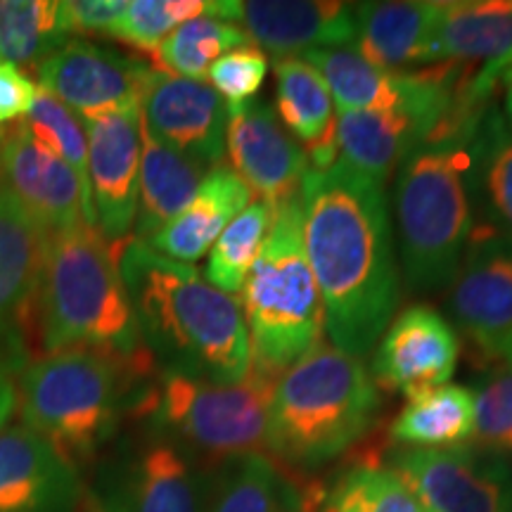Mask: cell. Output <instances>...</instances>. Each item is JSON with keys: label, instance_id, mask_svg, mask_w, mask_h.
<instances>
[{"label": "cell", "instance_id": "cell-1", "mask_svg": "<svg viewBox=\"0 0 512 512\" xmlns=\"http://www.w3.org/2000/svg\"><path fill=\"white\" fill-rule=\"evenodd\" d=\"M304 247L332 347L363 358L399 306V266L382 185L342 159L309 169L299 188Z\"/></svg>", "mask_w": 512, "mask_h": 512}, {"label": "cell", "instance_id": "cell-2", "mask_svg": "<svg viewBox=\"0 0 512 512\" xmlns=\"http://www.w3.org/2000/svg\"><path fill=\"white\" fill-rule=\"evenodd\" d=\"M114 256L155 366L216 384L245 380L252 347L238 299L136 238L114 247Z\"/></svg>", "mask_w": 512, "mask_h": 512}, {"label": "cell", "instance_id": "cell-3", "mask_svg": "<svg viewBox=\"0 0 512 512\" xmlns=\"http://www.w3.org/2000/svg\"><path fill=\"white\" fill-rule=\"evenodd\" d=\"M484 110L458 114L399 164L396 223L408 283L437 290L456 278L475 214L470 202V138Z\"/></svg>", "mask_w": 512, "mask_h": 512}, {"label": "cell", "instance_id": "cell-4", "mask_svg": "<svg viewBox=\"0 0 512 512\" xmlns=\"http://www.w3.org/2000/svg\"><path fill=\"white\" fill-rule=\"evenodd\" d=\"M34 309L46 354L93 349L126 361L150 358L114 247L86 223L48 238Z\"/></svg>", "mask_w": 512, "mask_h": 512}, {"label": "cell", "instance_id": "cell-5", "mask_svg": "<svg viewBox=\"0 0 512 512\" xmlns=\"http://www.w3.org/2000/svg\"><path fill=\"white\" fill-rule=\"evenodd\" d=\"M152 366V358L126 361L93 349L38 356L19 377L24 427L74 465L88 463L114 439L124 413L133 411V389Z\"/></svg>", "mask_w": 512, "mask_h": 512}, {"label": "cell", "instance_id": "cell-6", "mask_svg": "<svg viewBox=\"0 0 512 512\" xmlns=\"http://www.w3.org/2000/svg\"><path fill=\"white\" fill-rule=\"evenodd\" d=\"M380 387L361 358L318 347L278 377L268 413V448L294 467L342 456L373 425Z\"/></svg>", "mask_w": 512, "mask_h": 512}, {"label": "cell", "instance_id": "cell-7", "mask_svg": "<svg viewBox=\"0 0 512 512\" xmlns=\"http://www.w3.org/2000/svg\"><path fill=\"white\" fill-rule=\"evenodd\" d=\"M278 377L256 363L235 384L159 370L138 394L133 411L145 420L147 432L171 441L197 465H221L268 448V413Z\"/></svg>", "mask_w": 512, "mask_h": 512}, {"label": "cell", "instance_id": "cell-8", "mask_svg": "<svg viewBox=\"0 0 512 512\" xmlns=\"http://www.w3.org/2000/svg\"><path fill=\"white\" fill-rule=\"evenodd\" d=\"M238 304L256 366L283 375L320 347L325 311L306 256L299 195L275 209Z\"/></svg>", "mask_w": 512, "mask_h": 512}, {"label": "cell", "instance_id": "cell-9", "mask_svg": "<svg viewBox=\"0 0 512 512\" xmlns=\"http://www.w3.org/2000/svg\"><path fill=\"white\" fill-rule=\"evenodd\" d=\"M207 494V472L147 430L100 460L88 491L98 512H204Z\"/></svg>", "mask_w": 512, "mask_h": 512}, {"label": "cell", "instance_id": "cell-10", "mask_svg": "<svg viewBox=\"0 0 512 512\" xmlns=\"http://www.w3.org/2000/svg\"><path fill=\"white\" fill-rule=\"evenodd\" d=\"M389 467L425 512H512V470L482 446L396 448Z\"/></svg>", "mask_w": 512, "mask_h": 512}, {"label": "cell", "instance_id": "cell-11", "mask_svg": "<svg viewBox=\"0 0 512 512\" xmlns=\"http://www.w3.org/2000/svg\"><path fill=\"white\" fill-rule=\"evenodd\" d=\"M36 74L41 91L83 119L143 107L157 69L114 48L95 46L91 41H69L38 64Z\"/></svg>", "mask_w": 512, "mask_h": 512}, {"label": "cell", "instance_id": "cell-12", "mask_svg": "<svg viewBox=\"0 0 512 512\" xmlns=\"http://www.w3.org/2000/svg\"><path fill=\"white\" fill-rule=\"evenodd\" d=\"M140 107L83 117L88 138V185L95 230L107 245L128 240L136 223L140 176Z\"/></svg>", "mask_w": 512, "mask_h": 512}, {"label": "cell", "instance_id": "cell-13", "mask_svg": "<svg viewBox=\"0 0 512 512\" xmlns=\"http://www.w3.org/2000/svg\"><path fill=\"white\" fill-rule=\"evenodd\" d=\"M453 320L486 358L501 361L512 335V238L475 228L451 283Z\"/></svg>", "mask_w": 512, "mask_h": 512}, {"label": "cell", "instance_id": "cell-14", "mask_svg": "<svg viewBox=\"0 0 512 512\" xmlns=\"http://www.w3.org/2000/svg\"><path fill=\"white\" fill-rule=\"evenodd\" d=\"M226 152L252 195L275 209L299 195L311 169L304 147L285 131L273 107L261 100L228 107Z\"/></svg>", "mask_w": 512, "mask_h": 512}, {"label": "cell", "instance_id": "cell-15", "mask_svg": "<svg viewBox=\"0 0 512 512\" xmlns=\"http://www.w3.org/2000/svg\"><path fill=\"white\" fill-rule=\"evenodd\" d=\"M0 185L48 235L86 223L79 176L22 124L0 128Z\"/></svg>", "mask_w": 512, "mask_h": 512}, {"label": "cell", "instance_id": "cell-16", "mask_svg": "<svg viewBox=\"0 0 512 512\" xmlns=\"http://www.w3.org/2000/svg\"><path fill=\"white\" fill-rule=\"evenodd\" d=\"M460 342L448 320L427 304L403 309L384 330L373 356L377 387L408 399L448 384L458 366Z\"/></svg>", "mask_w": 512, "mask_h": 512}, {"label": "cell", "instance_id": "cell-17", "mask_svg": "<svg viewBox=\"0 0 512 512\" xmlns=\"http://www.w3.org/2000/svg\"><path fill=\"white\" fill-rule=\"evenodd\" d=\"M143 124L166 147L211 171L226 157L228 105L204 81L159 72L143 98Z\"/></svg>", "mask_w": 512, "mask_h": 512}, {"label": "cell", "instance_id": "cell-18", "mask_svg": "<svg viewBox=\"0 0 512 512\" xmlns=\"http://www.w3.org/2000/svg\"><path fill=\"white\" fill-rule=\"evenodd\" d=\"M79 470L27 427L0 430V512H79Z\"/></svg>", "mask_w": 512, "mask_h": 512}, {"label": "cell", "instance_id": "cell-19", "mask_svg": "<svg viewBox=\"0 0 512 512\" xmlns=\"http://www.w3.org/2000/svg\"><path fill=\"white\" fill-rule=\"evenodd\" d=\"M240 27L259 50L275 60L299 57L309 50L349 48L356 43L354 3L325 0H252L240 3Z\"/></svg>", "mask_w": 512, "mask_h": 512}, {"label": "cell", "instance_id": "cell-20", "mask_svg": "<svg viewBox=\"0 0 512 512\" xmlns=\"http://www.w3.org/2000/svg\"><path fill=\"white\" fill-rule=\"evenodd\" d=\"M432 62H458L477 69L472 93L486 102L512 62V0L444 3L432 43Z\"/></svg>", "mask_w": 512, "mask_h": 512}, {"label": "cell", "instance_id": "cell-21", "mask_svg": "<svg viewBox=\"0 0 512 512\" xmlns=\"http://www.w3.org/2000/svg\"><path fill=\"white\" fill-rule=\"evenodd\" d=\"M444 3L439 0H396L358 3L354 50L368 64L389 72H406L413 64H430Z\"/></svg>", "mask_w": 512, "mask_h": 512}, {"label": "cell", "instance_id": "cell-22", "mask_svg": "<svg viewBox=\"0 0 512 512\" xmlns=\"http://www.w3.org/2000/svg\"><path fill=\"white\" fill-rule=\"evenodd\" d=\"M275 114L304 147L311 169H328L339 159L337 107L316 67L302 57L275 60Z\"/></svg>", "mask_w": 512, "mask_h": 512}, {"label": "cell", "instance_id": "cell-23", "mask_svg": "<svg viewBox=\"0 0 512 512\" xmlns=\"http://www.w3.org/2000/svg\"><path fill=\"white\" fill-rule=\"evenodd\" d=\"M441 126L444 124L392 110L337 112L339 159L370 181L384 185L403 159Z\"/></svg>", "mask_w": 512, "mask_h": 512}, {"label": "cell", "instance_id": "cell-24", "mask_svg": "<svg viewBox=\"0 0 512 512\" xmlns=\"http://www.w3.org/2000/svg\"><path fill=\"white\" fill-rule=\"evenodd\" d=\"M252 204V190L228 166H214L202 178L188 207L145 245L171 261L192 264L214 247L223 228Z\"/></svg>", "mask_w": 512, "mask_h": 512}, {"label": "cell", "instance_id": "cell-25", "mask_svg": "<svg viewBox=\"0 0 512 512\" xmlns=\"http://www.w3.org/2000/svg\"><path fill=\"white\" fill-rule=\"evenodd\" d=\"M50 235L0 185V332L34 309Z\"/></svg>", "mask_w": 512, "mask_h": 512}, {"label": "cell", "instance_id": "cell-26", "mask_svg": "<svg viewBox=\"0 0 512 512\" xmlns=\"http://www.w3.org/2000/svg\"><path fill=\"white\" fill-rule=\"evenodd\" d=\"M470 202L475 228L512 238V121L486 107L470 138Z\"/></svg>", "mask_w": 512, "mask_h": 512}, {"label": "cell", "instance_id": "cell-27", "mask_svg": "<svg viewBox=\"0 0 512 512\" xmlns=\"http://www.w3.org/2000/svg\"><path fill=\"white\" fill-rule=\"evenodd\" d=\"M140 140H143V152H140L133 233L136 240L147 242L188 207L202 178L207 176V169L157 140L143 119H140Z\"/></svg>", "mask_w": 512, "mask_h": 512}, {"label": "cell", "instance_id": "cell-28", "mask_svg": "<svg viewBox=\"0 0 512 512\" xmlns=\"http://www.w3.org/2000/svg\"><path fill=\"white\" fill-rule=\"evenodd\" d=\"M401 448H456L475 432V394L460 384L427 389L389 427Z\"/></svg>", "mask_w": 512, "mask_h": 512}, {"label": "cell", "instance_id": "cell-29", "mask_svg": "<svg viewBox=\"0 0 512 512\" xmlns=\"http://www.w3.org/2000/svg\"><path fill=\"white\" fill-rule=\"evenodd\" d=\"M294 491L266 453L216 465L204 512H292Z\"/></svg>", "mask_w": 512, "mask_h": 512}, {"label": "cell", "instance_id": "cell-30", "mask_svg": "<svg viewBox=\"0 0 512 512\" xmlns=\"http://www.w3.org/2000/svg\"><path fill=\"white\" fill-rule=\"evenodd\" d=\"M62 3L55 0H0V55L5 62L38 69L46 57L67 46Z\"/></svg>", "mask_w": 512, "mask_h": 512}, {"label": "cell", "instance_id": "cell-31", "mask_svg": "<svg viewBox=\"0 0 512 512\" xmlns=\"http://www.w3.org/2000/svg\"><path fill=\"white\" fill-rule=\"evenodd\" d=\"M249 43L245 29L216 17H195L171 31L155 50L159 72L202 81L211 64Z\"/></svg>", "mask_w": 512, "mask_h": 512}, {"label": "cell", "instance_id": "cell-32", "mask_svg": "<svg viewBox=\"0 0 512 512\" xmlns=\"http://www.w3.org/2000/svg\"><path fill=\"white\" fill-rule=\"evenodd\" d=\"M275 219V207L256 200L242 209L233 221L223 228L219 240L209 249L207 268L204 278L216 290L226 292L233 297L245 287V280L252 271L256 256H259L264 240L271 233Z\"/></svg>", "mask_w": 512, "mask_h": 512}, {"label": "cell", "instance_id": "cell-33", "mask_svg": "<svg viewBox=\"0 0 512 512\" xmlns=\"http://www.w3.org/2000/svg\"><path fill=\"white\" fill-rule=\"evenodd\" d=\"M238 15V0H133L126 3L112 38L155 53L171 31L190 19L216 17L223 22H238Z\"/></svg>", "mask_w": 512, "mask_h": 512}, {"label": "cell", "instance_id": "cell-34", "mask_svg": "<svg viewBox=\"0 0 512 512\" xmlns=\"http://www.w3.org/2000/svg\"><path fill=\"white\" fill-rule=\"evenodd\" d=\"M320 512H425L392 467L363 463L332 484Z\"/></svg>", "mask_w": 512, "mask_h": 512}, {"label": "cell", "instance_id": "cell-35", "mask_svg": "<svg viewBox=\"0 0 512 512\" xmlns=\"http://www.w3.org/2000/svg\"><path fill=\"white\" fill-rule=\"evenodd\" d=\"M22 126L27 128L29 136L34 138L36 143H41L46 150L60 157L67 166H72L83 188L86 223L95 228L91 185H88V138L83 121L76 117L67 105H62V102L53 98V95H48L46 91L38 88L34 107H31L27 119L22 121Z\"/></svg>", "mask_w": 512, "mask_h": 512}, {"label": "cell", "instance_id": "cell-36", "mask_svg": "<svg viewBox=\"0 0 512 512\" xmlns=\"http://www.w3.org/2000/svg\"><path fill=\"white\" fill-rule=\"evenodd\" d=\"M475 439L494 453H512V363L484 375L475 394Z\"/></svg>", "mask_w": 512, "mask_h": 512}, {"label": "cell", "instance_id": "cell-37", "mask_svg": "<svg viewBox=\"0 0 512 512\" xmlns=\"http://www.w3.org/2000/svg\"><path fill=\"white\" fill-rule=\"evenodd\" d=\"M268 74V55L264 50L242 46L219 57L209 69L211 88L228 107H242L259 93Z\"/></svg>", "mask_w": 512, "mask_h": 512}, {"label": "cell", "instance_id": "cell-38", "mask_svg": "<svg viewBox=\"0 0 512 512\" xmlns=\"http://www.w3.org/2000/svg\"><path fill=\"white\" fill-rule=\"evenodd\" d=\"M124 10V0H67L62 3L64 22L72 34L112 36Z\"/></svg>", "mask_w": 512, "mask_h": 512}, {"label": "cell", "instance_id": "cell-39", "mask_svg": "<svg viewBox=\"0 0 512 512\" xmlns=\"http://www.w3.org/2000/svg\"><path fill=\"white\" fill-rule=\"evenodd\" d=\"M38 95L36 83L15 64L0 60V128L27 119Z\"/></svg>", "mask_w": 512, "mask_h": 512}, {"label": "cell", "instance_id": "cell-40", "mask_svg": "<svg viewBox=\"0 0 512 512\" xmlns=\"http://www.w3.org/2000/svg\"><path fill=\"white\" fill-rule=\"evenodd\" d=\"M15 408H17V392L15 387H12L8 373L0 368V430H3L5 422L12 418Z\"/></svg>", "mask_w": 512, "mask_h": 512}, {"label": "cell", "instance_id": "cell-41", "mask_svg": "<svg viewBox=\"0 0 512 512\" xmlns=\"http://www.w3.org/2000/svg\"><path fill=\"white\" fill-rule=\"evenodd\" d=\"M501 83H505V88H508V91H512V62L508 64V67H505V72L501 76Z\"/></svg>", "mask_w": 512, "mask_h": 512}, {"label": "cell", "instance_id": "cell-42", "mask_svg": "<svg viewBox=\"0 0 512 512\" xmlns=\"http://www.w3.org/2000/svg\"><path fill=\"white\" fill-rule=\"evenodd\" d=\"M501 361H505V363H512V335H510V339H508V344H505V347H503Z\"/></svg>", "mask_w": 512, "mask_h": 512}, {"label": "cell", "instance_id": "cell-43", "mask_svg": "<svg viewBox=\"0 0 512 512\" xmlns=\"http://www.w3.org/2000/svg\"><path fill=\"white\" fill-rule=\"evenodd\" d=\"M503 114L512 121V91H508V95H505V112Z\"/></svg>", "mask_w": 512, "mask_h": 512}]
</instances>
